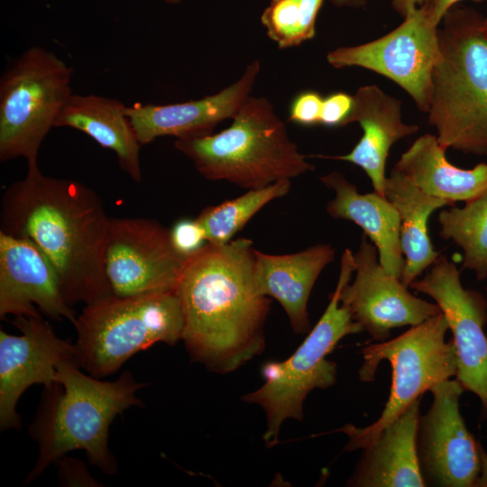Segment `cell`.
<instances>
[{
  "mask_svg": "<svg viewBox=\"0 0 487 487\" xmlns=\"http://www.w3.org/2000/svg\"><path fill=\"white\" fill-rule=\"evenodd\" d=\"M166 3L168 4H178L179 3L181 0H164Z\"/></svg>",
  "mask_w": 487,
  "mask_h": 487,
  "instance_id": "36",
  "label": "cell"
},
{
  "mask_svg": "<svg viewBox=\"0 0 487 487\" xmlns=\"http://www.w3.org/2000/svg\"><path fill=\"white\" fill-rule=\"evenodd\" d=\"M121 101L96 95L72 94L54 127L83 132L116 154L121 169L136 182L142 180L141 143Z\"/></svg>",
  "mask_w": 487,
  "mask_h": 487,
  "instance_id": "22",
  "label": "cell"
},
{
  "mask_svg": "<svg viewBox=\"0 0 487 487\" xmlns=\"http://www.w3.org/2000/svg\"><path fill=\"white\" fill-rule=\"evenodd\" d=\"M483 16L453 6L438 27L441 59L432 76L427 120L443 149L487 155V39Z\"/></svg>",
  "mask_w": 487,
  "mask_h": 487,
  "instance_id": "4",
  "label": "cell"
},
{
  "mask_svg": "<svg viewBox=\"0 0 487 487\" xmlns=\"http://www.w3.org/2000/svg\"><path fill=\"white\" fill-rule=\"evenodd\" d=\"M323 100L324 97L314 90L299 93L290 104L289 120L303 126L320 124Z\"/></svg>",
  "mask_w": 487,
  "mask_h": 487,
  "instance_id": "28",
  "label": "cell"
},
{
  "mask_svg": "<svg viewBox=\"0 0 487 487\" xmlns=\"http://www.w3.org/2000/svg\"><path fill=\"white\" fill-rule=\"evenodd\" d=\"M431 297L453 334L457 355L456 380L464 391L480 399L487 414V301L479 292L464 289L456 265L440 254L429 271L409 285Z\"/></svg>",
  "mask_w": 487,
  "mask_h": 487,
  "instance_id": "12",
  "label": "cell"
},
{
  "mask_svg": "<svg viewBox=\"0 0 487 487\" xmlns=\"http://www.w3.org/2000/svg\"><path fill=\"white\" fill-rule=\"evenodd\" d=\"M461 0H434L433 1V20L436 24H440L443 17L451 9ZM473 1H482V0H473Z\"/></svg>",
  "mask_w": 487,
  "mask_h": 487,
  "instance_id": "32",
  "label": "cell"
},
{
  "mask_svg": "<svg viewBox=\"0 0 487 487\" xmlns=\"http://www.w3.org/2000/svg\"><path fill=\"white\" fill-rule=\"evenodd\" d=\"M175 293L182 340L193 361L225 374L264 349L270 299L257 286L250 239L207 243L188 259Z\"/></svg>",
  "mask_w": 487,
  "mask_h": 487,
  "instance_id": "2",
  "label": "cell"
},
{
  "mask_svg": "<svg viewBox=\"0 0 487 487\" xmlns=\"http://www.w3.org/2000/svg\"><path fill=\"white\" fill-rule=\"evenodd\" d=\"M320 181L335 192L326 212L335 219L352 221L375 245L384 270L400 280L405 258L400 246V219L394 206L377 192L362 194L342 173L332 171Z\"/></svg>",
  "mask_w": 487,
  "mask_h": 487,
  "instance_id": "21",
  "label": "cell"
},
{
  "mask_svg": "<svg viewBox=\"0 0 487 487\" xmlns=\"http://www.w3.org/2000/svg\"><path fill=\"white\" fill-rule=\"evenodd\" d=\"M331 3L338 7L359 8L366 4L367 0H330Z\"/></svg>",
  "mask_w": 487,
  "mask_h": 487,
  "instance_id": "34",
  "label": "cell"
},
{
  "mask_svg": "<svg viewBox=\"0 0 487 487\" xmlns=\"http://www.w3.org/2000/svg\"><path fill=\"white\" fill-rule=\"evenodd\" d=\"M418 399L364 448L348 485L360 487L426 486L418 453Z\"/></svg>",
  "mask_w": 487,
  "mask_h": 487,
  "instance_id": "20",
  "label": "cell"
},
{
  "mask_svg": "<svg viewBox=\"0 0 487 487\" xmlns=\"http://www.w3.org/2000/svg\"><path fill=\"white\" fill-rule=\"evenodd\" d=\"M440 236L463 250V267L473 271L478 280L487 278V192L451 207L438 216Z\"/></svg>",
  "mask_w": 487,
  "mask_h": 487,
  "instance_id": "25",
  "label": "cell"
},
{
  "mask_svg": "<svg viewBox=\"0 0 487 487\" xmlns=\"http://www.w3.org/2000/svg\"><path fill=\"white\" fill-rule=\"evenodd\" d=\"M1 200L0 231L27 238L47 257L69 306L112 295L104 270L110 218L84 183L44 175L30 162Z\"/></svg>",
  "mask_w": 487,
  "mask_h": 487,
  "instance_id": "1",
  "label": "cell"
},
{
  "mask_svg": "<svg viewBox=\"0 0 487 487\" xmlns=\"http://www.w3.org/2000/svg\"><path fill=\"white\" fill-rule=\"evenodd\" d=\"M232 120L219 133L174 142L207 179L228 181L249 190L314 170L266 97L250 95Z\"/></svg>",
  "mask_w": 487,
  "mask_h": 487,
  "instance_id": "5",
  "label": "cell"
},
{
  "mask_svg": "<svg viewBox=\"0 0 487 487\" xmlns=\"http://www.w3.org/2000/svg\"><path fill=\"white\" fill-rule=\"evenodd\" d=\"M345 126L357 123L363 136L347 154L322 156L351 162L360 167L371 179L373 189L385 197L386 161L391 146L419 131L417 124L403 122L401 102L377 85L360 87Z\"/></svg>",
  "mask_w": 487,
  "mask_h": 487,
  "instance_id": "18",
  "label": "cell"
},
{
  "mask_svg": "<svg viewBox=\"0 0 487 487\" xmlns=\"http://www.w3.org/2000/svg\"><path fill=\"white\" fill-rule=\"evenodd\" d=\"M324 0H271L261 15L268 37L280 49L296 47L316 35Z\"/></svg>",
  "mask_w": 487,
  "mask_h": 487,
  "instance_id": "27",
  "label": "cell"
},
{
  "mask_svg": "<svg viewBox=\"0 0 487 487\" xmlns=\"http://www.w3.org/2000/svg\"><path fill=\"white\" fill-rule=\"evenodd\" d=\"M176 249L185 256H190L206 244L205 233L196 219L178 221L170 229Z\"/></svg>",
  "mask_w": 487,
  "mask_h": 487,
  "instance_id": "29",
  "label": "cell"
},
{
  "mask_svg": "<svg viewBox=\"0 0 487 487\" xmlns=\"http://www.w3.org/2000/svg\"><path fill=\"white\" fill-rule=\"evenodd\" d=\"M354 272V253L345 249L341 257L335 289L317 325L286 360L267 362L262 368L263 384L242 400L257 404L265 411L267 447L278 444L280 427L289 418L301 421L303 403L314 389L325 390L336 380V363L326 356L345 336L363 331L349 309L340 302V293Z\"/></svg>",
  "mask_w": 487,
  "mask_h": 487,
  "instance_id": "6",
  "label": "cell"
},
{
  "mask_svg": "<svg viewBox=\"0 0 487 487\" xmlns=\"http://www.w3.org/2000/svg\"><path fill=\"white\" fill-rule=\"evenodd\" d=\"M483 33L487 39V16L484 18L483 22Z\"/></svg>",
  "mask_w": 487,
  "mask_h": 487,
  "instance_id": "35",
  "label": "cell"
},
{
  "mask_svg": "<svg viewBox=\"0 0 487 487\" xmlns=\"http://www.w3.org/2000/svg\"><path fill=\"white\" fill-rule=\"evenodd\" d=\"M72 324L77 317L51 262L29 239L0 231V317L39 316Z\"/></svg>",
  "mask_w": 487,
  "mask_h": 487,
  "instance_id": "16",
  "label": "cell"
},
{
  "mask_svg": "<svg viewBox=\"0 0 487 487\" xmlns=\"http://www.w3.org/2000/svg\"><path fill=\"white\" fill-rule=\"evenodd\" d=\"M433 1L418 6L381 38L329 51L327 62L335 69L360 67L391 79L409 94L419 111L427 113L432 76L441 59Z\"/></svg>",
  "mask_w": 487,
  "mask_h": 487,
  "instance_id": "10",
  "label": "cell"
},
{
  "mask_svg": "<svg viewBox=\"0 0 487 487\" xmlns=\"http://www.w3.org/2000/svg\"><path fill=\"white\" fill-rule=\"evenodd\" d=\"M486 301H487V288H486Z\"/></svg>",
  "mask_w": 487,
  "mask_h": 487,
  "instance_id": "37",
  "label": "cell"
},
{
  "mask_svg": "<svg viewBox=\"0 0 487 487\" xmlns=\"http://www.w3.org/2000/svg\"><path fill=\"white\" fill-rule=\"evenodd\" d=\"M188 258L174 246L170 229L159 222L110 218L104 270L113 295L175 292Z\"/></svg>",
  "mask_w": 487,
  "mask_h": 487,
  "instance_id": "11",
  "label": "cell"
},
{
  "mask_svg": "<svg viewBox=\"0 0 487 487\" xmlns=\"http://www.w3.org/2000/svg\"><path fill=\"white\" fill-rule=\"evenodd\" d=\"M290 187L291 181L283 179L262 188L249 189L238 198L205 207L195 219L202 227L207 243L225 244L264 206L286 196Z\"/></svg>",
  "mask_w": 487,
  "mask_h": 487,
  "instance_id": "26",
  "label": "cell"
},
{
  "mask_svg": "<svg viewBox=\"0 0 487 487\" xmlns=\"http://www.w3.org/2000/svg\"><path fill=\"white\" fill-rule=\"evenodd\" d=\"M428 1L430 0H391V6L396 13L404 18Z\"/></svg>",
  "mask_w": 487,
  "mask_h": 487,
  "instance_id": "31",
  "label": "cell"
},
{
  "mask_svg": "<svg viewBox=\"0 0 487 487\" xmlns=\"http://www.w3.org/2000/svg\"><path fill=\"white\" fill-rule=\"evenodd\" d=\"M363 234L354 253V279L345 283L340 302L353 319L377 341H386L391 331L418 326L441 313L436 303L408 291L400 279L387 272L379 262L378 251Z\"/></svg>",
  "mask_w": 487,
  "mask_h": 487,
  "instance_id": "14",
  "label": "cell"
},
{
  "mask_svg": "<svg viewBox=\"0 0 487 487\" xmlns=\"http://www.w3.org/2000/svg\"><path fill=\"white\" fill-rule=\"evenodd\" d=\"M354 96L345 93H333L323 100L320 124L328 126H345L351 114Z\"/></svg>",
  "mask_w": 487,
  "mask_h": 487,
  "instance_id": "30",
  "label": "cell"
},
{
  "mask_svg": "<svg viewBox=\"0 0 487 487\" xmlns=\"http://www.w3.org/2000/svg\"><path fill=\"white\" fill-rule=\"evenodd\" d=\"M436 135L419 136L401 154L394 169L409 178L426 193L446 200L467 202L487 192V163L472 169L455 166L446 157Z\"/></svg>",
  "mask_w": 487,
  "mask_h": 487,
  "instance_id": "23",
  "label": "cell"
},
{
  "mask_svg": "<svg viewBox=\"0 0 487 487\" xmlns=\"http://www.w3.org/2000/svg\"><path fill=\"white\" fill-rule=\"evenodd\" d=\"M479 454L481 468L473 487H487V453L481 444H479Z\"/></svg>",
  "mask_w": 487,
  "mask_h": 487,
  "instance_id": "33",
  "label": "cell"
},
{
  "mask_svg": "<svg viewBox=\"0 0 487 487\" xmlns=\"http://www.w3.org/2000/svg\"><path fill=\"white\" fill-rule=\"evenodd\" d=\"M13 324L22 335L0 330L2 430L20 427L16 405L30 386L41 384L51 389L57 384L58 364L63 360L76 362L75 345L60 338L41 315L14 317Z\"/></svg>",
  "mask_w": 487,
  "mask_h": 487,
  "instance_id": "15",
  "label": "cell"
},
{
  "mask_svg": "<svg viewBox=\"0 0 487 487\" xmlns=\"http://www.w3.org/2000/svg\"><path fill=\"white\" fill-rule=\"evenodd\" d=\"M334 257L335 249L329 244H317L290 254H268L255 250L258 289L281 305L296 334L309 331V295L319 274Z\"/></svg>",
  "mask_w": 487,
  "mask_h": 487,
  "instance_id": "19",
  "label": "cell"
},
{
  "mask_svg": "<svg viewBox=\"0 0 487 487\" xmlns=\"http://www.w3.org/2000/svg\"><path fill=\"white\" fill-rule=\"evenodd\" d=\"M385 198L400 216V246L405 257L400 281L409 288L441 254L434 249L428 235L429 216L436 209L453 205L426 193L394 168L387 177Z\"/></svg>",
  "mask_w": 487,
  "mask_h": 487,
  "instance_id": "24",
  "label": "cell"
},
{
  "mask_svg": "<svg viewBox=\"0 0 487 487\" xmlns=\"http://www.w3.org/2000/svg\"><path fill=\"white\" fill-rule=\"evenodd\" d=\"M73 69L52 52L33 46L0 80V160L37 161L45 136L69 99Z\"/></svg>",
  "mask_w": 487,
  "mask_h": 487,
  "instance_id": "9",
  "label": "cell"
},
{
  "mask_svg": "<svg viewBox=\"0 0 487 487\" xmlns=\"http://www.w3.org/2000/svg\"><path fill=\"white\" fill-rule=\"evenodd\" d=\"M260 70V61L253 60L238 80L216 94L199 99L127 106L126 114L141 145L162 136L179 139L213 133L218 124L235 115L251 95Z\"/></svg>",
  "mask_w": 487,
  "mask_h": 487,
  "instance_id": "17",
  "label": "cell"
},
{
  "mask_svg": "<svg viewBox=\"0 0 487 487\" xmlns=\"http://www.w3.org/2000/svg\"><path fill=\"white\" fill-rule=\"evenodd\" d=\"M57 391L33 425L32 433L39 443L35 465L25 482L38 478L68 452L84 450L91 464L112 475L117 463L108 448L109 428L125 409L142 405L136 393L146 383L124 371L113 381H103L83 373L73 360L57 367Z\"/></svg>",
  "mask_w": 487,
  "mask_h": 487,
  "instance_id": "3",
  "label": "cell"
},
{
  "mask_svg": "<svg viewBox=\"0 0 487 487\" xmlns=\"http://www.w3.org/2000/svg\"><path fill=\"white\" fill-rule=\"evenodd\" d=\"M448 330L441 312L394 339L362 349L363 363L358 372L359 379L363 382L372 381L379 363L387 360L392 369L391 388L376 421L363 427L349 424L335 430L347 436L345 450L366 448L425 391L456 376V350L453 339L446 340Z\"/></svg>",
  "mask_w": 487,
  "mask_h": 487,
  "instance_id": "8",
  "label": "cell"
},
{
  "mask_svg": "<svg viewBox=\"0 0 487 487\" xmlns=\"http://www.w3.org/2000/svg\"><path fill=\"white\" fill-rule=\"evenodd\" d=\"M76 363L88 374H112L138 352L182 340L183 315L175 292L117 297L85 305L73 324Z\"/></svg>",
  "mask_w": 487,
  "mask_h": 487,
  "instance_id": "7",
  "label": "cell"
},
{
  "mask_svg": "<svg viewBox=\"0 0 487 487\" xmlns=\"http://www.w3.org/2000/svg\"><path fill=\"white\" fill-rule=\"evenodd\" d=\"M464 391L457 380L450 379L429 389L433 402L419 419L418 442L426 484L473 487L480 473V443L467 429L459 409Z\"/></svg>",
  "mask_w": 487,
  "mask_h": 487,
  "instance_id": "13",
  "label": "cell"
}]
</instances>
